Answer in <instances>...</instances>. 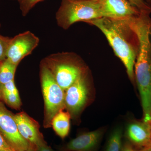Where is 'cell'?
Wrapping results in <instances>:
<instances>
[{"label": "cell", "instance_id": "cell-1", "mask_svg": "<svg viewBox=\"0 0 151 151\" xmlns=\"http://www.w3.org/2000/svg\"><path fill=\"white\" fill-rule=\"evenodd\" d=\"M86 23L96 27L104 35L115 54L126 68L131 82L135 84L134 69L139 43L129 19L102 17Z\"/></svg>", "mask_w": 151, "mask_h": 151}, {"label": "cell", "instance_id": "cell-2", "mask_svg": "<svg viewBox=\"0 0 151 151\" xmlns=\"http://www.w3.org/2000/svg\"><path fill=\"white\" fill-rule=\"evenodd\" d=\"M136 32L139 47L134 65L135 82L137 86L143 111V120L150 122L151 116V26L138 27Z\"/></svg>", "mask_w": 151, "mask_h": 151}, {"label": "cell", "instance_id": "cell-3", "mask_svg": "<svg viewBox=\"0 0 151 151\" xmlns=\"http://www.w3.org/2000/svg\"><path fill=\"white\" fill-rule=\"evenodd\" d=\"M41 62L48 68L65 91L88 70L81 58L73 52L53 53L45 58Z\"/></svg>", "mask_w": 151, "mask_h": 151}, {"label": "cell", "instance_id": "cell-4", "mask_svg": "<svg viewBox=\"0 0 151 151\" xmlns=\"http://www.w3.org/2000/svg\"><path fill=\"white\" fill-rule=\"evenodd\" d=\"M102 17L99 0H62L55 15L58 26L65 30L77 22Z\"/></svg>", "mask_w": 151, "mask_h": 151}, {"label": "cell", "instance_id": "cell-5", "mask_svg": "<svg viewBox=\"0 0 151 151\" xmlns=\"http://www.w3.org/2000/svg\"><path fill=\"white\" fill-rule=\"evenodd\" d=\"M40 78L44 103L43 127L51 128L57 113L65 110V91L59 86L48 68L40 62Z\"/></svg>", "mask_w": 151, "mask_h": 151}, {"label": "cell", "instance_id": "cell-6", "mask_svg": "<svg viewBox=\"0 0 151 151\" xmlns=\"http://www.w3.org/2000/svg\"><path fill=\"white\" fill-rule=\"evenodd\" d=\"M65 92V110L70 114L71 119L78 122L82 112L93 97L89 70L76 79Z\"/></svg>", "mask_w": 151, "mask_h": 151}, {"label": "cell", "instance_id": "cell-7", "mask_svg": "<svg viewBox=\"0 0 151 151\" xmlns=\"http://www.w3.org/2000/svg\"><path fill=\"white\" fill-rule=\"evenodd\" d=\"M14 115L0 100V134L11 148L27 151L30 146L19 132Z\"/></svg>", "mask_w": 151, "mask_h": 151}, {"label": "cell", "instance_id": "cell-8", "mask_svg": "<svg viewBox=\"0 0 151 151\" xmlns=\"http://www.w3.org/2000/svg\"><path fill=\"white\" fill-rule=\"evenodd\" d=\"M39 42V38L29 31L19 34L11 38L7 59L18 66L22 60L31 54Z\"/></svg>", "mask_w": 151, "mask_h": 151}, {"label": "cell", "instance_id": "cell-9", "mask_svg": "<svg viewBox=\"0 0 151 151\" xmlns=\"http://www.w3.org/2000/svg\"><path fill=\"white\" fill-rule=\"evenodd\" d=\"M19 132L35 151L38 146L46 142L40 132L39 124L24 111L14 115Z\"/></svg>", "mask_w": 151, "mask_h": 151}, {"label": "cell", "instance_id": "cell-10", "mask_svg": "<svg viewBox=\"0 0 151 151\" xmlns=\"http://www.w3.org/2000/svg\"><path fill=\"white\" fill-rule=\"evenodd\" d=\"M127 142L134 148H147L151 144V126L150 122L133 120L127 125L124 135Z\"/></svg>", "mask_w": 151, "mask_h": 151}, {"label": "cell", "instance_id": "cell-11", "mask_svg": "<svg viewBox=\"0 0 151 151\" xmlns=\"http://www.w3.org/2000/svg\"><path fill=\"white\" fill-rule=\"evenodd\" d=\"M105 132L101 128L81 134L63 146L60 151H98Z\"/></svg>", "mask_w": 151, "mask_h": 151}, {"label": "cell", "instance_id": "cell-12", "mask_svg": "<svg viewBox=\"0 0 151 151\" xmlns=\"http://www.w3.org/2000/svg\"><path fill=\"white\" fill-rule=\"evenodd\" d=\"M103 17L127 19L137 16L140 11L128 0H99Z\"/></svg>", "mask_w": 151, "mask_h": 151}, {"label": "cell", "instance_id": "cell-13", "mask_svg": "<svg viewBox=\"0 0 151 151\" xmlns=\"http://www.w3.org/2000/svg\"><path fill=\"white\" fill-rule=\"evenodd\" d=\"M1 101L15 110L20 109L21 100L14 80L5 84H0Z\"/></svg>", "mask_w": 151, "mask_h": 151}, {"label": "cell", "instance_id": "cell-14", "mask_svg": "<svg viewBox=\"0 0 151 151\" xmlns=\"http://www.w3.org/2000/svg\"><path fill=\"white\" fill-rule=\"evenodd\" d=\"M71 117L68 111L62 110L57 113L53 117L51 123L56 134L62 139L68 136L70 130V120Z\"/></svg>", "mask_w": 151, "mask_h": 151}, {"label": "cell", "instance_id": "cell-15", "mask_svg": "<svg viewBox=\"0 0 151 151\" xmlns=\"http://www.w3.org/2000/svg\"><path fill=\"white\" fill-rule=\"evenodd\" d=\"M123 134L122 127L115 128L108 137L104 151H121L123 145Z\"/></svg>", "mask_w": 151, "mask_h": 151}, {"label": "cell", "instance_id": "cell-16", "mask_svg": "<svg viewBox=\"0 0 151 151\" xmlns=\"http://www.w3.org/2000/svg\"><path fill=\"white\" fill-rule=\"evenodd\" d=\"M17 65L6 58L0 61V84H5L14 80Z\"/></svg>", "mask_w": 151, "mask_h": 151}, {"label": "cell", "instance_id": "cell-17", "mask_svg": "<svg viewBox=\"0 0 151 151\" xmlns=\"http://www.w3.org/2000/svg\"><path fill=\"white\" fill-rule=\"evenodd\" d=\"M43 0H19L20 9L22 14L25 16L37 3Z\"/></svg>", "mask_w": 151, "mask_h": 151}, {"label": "cell", "instance_id": "cell-18", "mask_svg": "<svg viewBox=\"0 0 151 151\" xmlns=\"http://www.w3.org/2000/svg\"><path fill=\"white\" fill-rule=\"evenodd\" d=\"M11 38L0 35V61L6 58L7 52Z\"/></svg>", "mask_w": 151, "mask_h": 151}, {"label": "cell", "instance_id": "cell-19", "mask_svg": "<svg viewBox=\"0 0 151 151\" xmlns=\"http://www.w3.org/2000/svg\"><path fill=\"white\" fill-rule=\"evenodd\" d=\"M140 12L149 14H151V7L144 0H128Z\"/></svg>", "mask_w": 151, "mask_h": 151}, {"label": "cell", "instance_id": "cell-20", "mask_svg": "<svg viewBox=\"0 0 151 151\" xmlns=\"http://www.w3.org/2000/svg\"><path fill=\"white\" fill-rule=\"evenodd\" d=\"M141 150H137L134 148L130 143L126 141L125 142H123L121 151H140Z\"/></svg>", "mask_w": 151, "mask_h": 151}, {"label": "cell", "instance_id": "cell-21", "mask_svg": "<svg viewBox=\"0 0 151 151\" xmlns=\"http://www.w3.org/2000/svg\"><path fill=\"white\" fill-rule=\"evenodd\" d=\"M34 151H56L53 150L50 146L47 145L46 142L43 143L42 145L38 146Z\"/></svg>", "mask_w": 151, "mask_h": 151}, {"label": "cell", "instance_id": "cell-22", "mask_svg": "<svg viewBox=\"0 0 151 151\" xmlns=\"http://www.w3.org/2000/svg\"><path fill=\"white\" fill-rule=\"evenodd\" d=\"M10 148L6 144L5 141L4 139L2 136L0 134V150L2 149Z\"/></svg>", "mask_w": 151, "mask_h": 151}, {"label": "cell", "instance_id": "cell-23", "mask_svg": "<svg viewBox=\"0 0 151 151\" xmlns=\"http://www.w3.org/2000/svg\"><path fill=\"white\" fill-rule=\"evenodd\" d=\"M0 151H17L13 150V149L11 148H6L2 149V150H0Z\"/></svg>", "mask_w": 151, "mask_h": 151}, {"label": "cell", "instance_id": "cell-24", "mask_svg": "<svg viewBox=\"0 0 151 151\" xmlns=\"http://www.w3.org/2000/svg\"><path fill=\"white\" fill-rule=\"evenodd\" d=\"M151 7V0H144Z\"/></svg>", "mask_w": 151, "mask_h": 151}, {"label": "cell", "instance_id": "cell-25", "mask_svg": "<svg viewBox=\"0 0 151 151\" xmlns=\"http://www.w3.org/2000/svg\"><path fill=\"white\" fill-rule=\"evenodd\" d=\"M146 151H151V144L148 147L145 149Z\"/></svg>", "mask_w": 151, "mask_h": 151}, {"label": "cell", "instance_id": "cell-26", "mask_svg": "<svg viewBox=\"0 0 151 151\" xmlns=\"http://www.w3.org/2000/svg\"><path fill=\"white\" fill-rule=\"evenodd\" d=\"M140 151H146L145 149H143V150H141Z\"/></svg>", "mask_w": 151, "mask_h": 151}, {"label": "cell", "instance_id": "cell-27", "mask_svg": "<svg viewBox=\"0 0 151 151\" xmlns=\"http://www.w3.org/2000/svg\"><path fill=\"white\" fill-rule=\"evenodd\" d=\"M27 151H34L33 150H32V149H30V150H28Z\"/></svg>", "mask_w": 151, "mask_h": 151}, {"label": "cell", "instance_id": "cell-28", "mask_svg": "<svg viewBox=\"0 0 151 151\" xmlns=\"http://www.w3.org/2000/svg\"><path fill=\"white\" fill-rule=\"evenodd\" d=\"M0 100H1V92H0Z\"/></svg>", "mask_w": 151, "mask_h": 151}, {"label": "cell", "instance_id": "cell-29", "mask_svg": "<svg viewBox=\"0 0 151 151\" xmlns=\"http://www.w3.org/2000/svg\"><path fill=\"white\" fill-rule=\"evenodd\" d=\"M150 125L151 126V119H150Z\"/></svg>", "mask_w": 151, "mask_h": 151}, {"label": "cell", "instance_id": "cell-30", "mask_svg": "<svg viewBox=\"0 0 151 151\" xmlns=\"http://www.w3.org/2000/svg\"><path fill=\"white\" fill-rule=\"evenodd\" d=\"M0 27H1V24H0Z\"/></svg>", "mask_w": 151, "mask_h": 151}, {"label": "cell", "instance_id": "cell-31", "mask_svg": "<svg viewBox=\"0 0 151 151\" xmlns=\"http://www.w3.org/2000/svg\"><path fill=\"white\" fill-rule=\"evenodd\" d=\"M17 1H19V0H17Z\"/></svg>", "mask_w": 151, "mask_h": 151}]
</instances>
